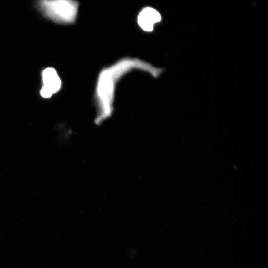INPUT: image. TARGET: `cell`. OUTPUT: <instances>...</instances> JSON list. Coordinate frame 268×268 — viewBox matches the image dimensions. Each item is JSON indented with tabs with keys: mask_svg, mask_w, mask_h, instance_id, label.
<instances>
[{
	"mask_svg": "<svg viewBox=\"0 0 268 268\" xmlns=\"http://www.w3.org/2000/svg\"><path fill=\"white\" fill-rule=\"evenodd\" d=\"M79 4L67 0H42L38 6L43 14L60 24H70L76 19Z\"/></svg>",
	"mask_w": 268,
	"mask_h": 268,
	"instance_id": "cell-2",
	"label": "cell"
},
{
	"mask_svg": "<svg viewBox=\"0 0 268 268\" xmlns=\"http://www.w3.org/2000/svg\"><path fill=\"white\" fill-rule=\"evenodd\" d=\"M42 78L43 85L40 94L43 98H49L60 89L61 80L53 68L48 67L45 69L42 73Z\"/></svg>",
	"mask_w": 268,
	"mask_h": 268,
	"instance_id": "cell-3",
	"label": "cell"
},
{
	"mask_svg": "<svg viewBox=\"0 0 268 268\" xmlns=\"http://www.w3.org/2000/svg\"><path fill=\"white\" fill-rule=\"evenodd\" d=\"M161 14L155 8L146 7L142 9L137 16V23L141 29L145 32H152L154 25L161 22Z\"/></svg>",
	"mask_w": 268,
	"mask_h": 268,
	"instance_id": "cell-4",
	"label": "cell"
},
{
	"mask_svg": "<svg viewBox=\"0 0 268 268\" xmlns=\"http://www.w3.org/2000/svg\"><path fill=\"white\" fill-rule=\"evenodd\" d=\"M134 69L145 71L155 78L163 71L162 68L155 67L140 59L127 57L103 69L98 76L94 94L96 124L102 123L112 115L116 83L122 76Z\"/></svg>",
	"mask_w": 268,
	"mask_h": 268,
	"instance_id": "cell-1",
	"label": "cell"
}]
</instances>
